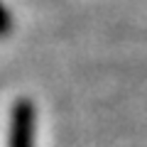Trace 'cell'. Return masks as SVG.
Masks as SVG:
<instances>
[{
  "mask_svg": "<svg viewBox=\"0 0 147 147\" xmlns=\"http://www.w3.org/2000/svg\"><path fill=\"white\" fill-rule=\"evenodd\" d=\"M34 108L27 100L12 108V125H10V147H34Z\"/></svg>",
  "mask_w": 147,
  "mask_h": 147,
  "instance_id": "6da1fadb",
  "label": "cell"
},
{
  "mask_svg": "<svg viewBox=\"0 0 147 147\" xmlns=\"http://www.w3.org/2000/svg\"><path fill=\"white\" fill-rule=\"evenodd\" d=\"M7 27H10V15H7L5 7L0 5V32H7Z\"/></svg>",
  "mask_w": 147,
  "mask_h": 147,
  "instance_id": "7a4b0ae2",
  "label": "cell"
}]
</instances>
